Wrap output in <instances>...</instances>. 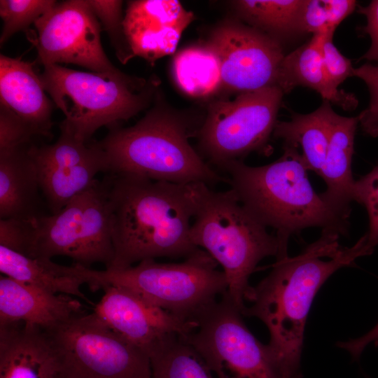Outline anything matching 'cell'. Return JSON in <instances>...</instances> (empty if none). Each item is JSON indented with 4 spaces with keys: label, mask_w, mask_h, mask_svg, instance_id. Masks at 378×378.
<instances>
[{
    "label": "cell",
    "mask_w": 378,
    "mask_h": 378,
    "mask_svg": "<svg viewBox=\"0 0 378 378\" xmlns=\"http://www.w3.org/2000/svg\"><path fill=\"white\" fill-rule=\"evenodd\" d=\"M339 235L322 232L300 254L276 260L268 275L251 286L246 298L251 305L242 314L267 326V344L284 378H300L304 326L313 300L337 270L369 255L361 237L351 247H341Z\"/></svg>",
    "instance_id": "1"
},
{
    "label": "cell",
    "mask_w": 378,
    "mask_h": 378,
    "mask_svg": "<svg viewBox=\"0 0 378 378\" xmlns=\"http://www.w3.org/2000/svg\"><path fill=\"white\" fill-rule=\"evenodd\" d=\"M114 257L106 269L158 258L184 259L199 248L190 239L191 184L107 174Z\"/></svg>",
    "instance_id": "2"
},
{
    "label": "cell",
    "mask_w": 378,
    "mask_h": 378,
    "mask_svg": "<svg viewBox=\"0 0 378 378\" xmlns=\"http://www.w3.org/2000/svg\"><path fill=\"white\" fill-rule=\"evenodd\" d=\"M283 148V155L268 164L252 167L237 160L221 169L239 202L259 222L274 230L286 252L290 237L308 227L346 235L348 218L315 192L299 153Z\"/></svg>",
    "instance_id": "3"
},
{
    "label": "cell",
    "mask_w": 378,
    "mask_h": 378,
    "mask_svg": "<svg viewBox=\"0 0 378 378\" xmlns=\"http://www.w3.org/2000/svg\"><path fill=\"white\" fill-rule=\"evenodd\" d=\"M158 97L136 124L112 127L97 141L107 174L127 175L178 184L226 181L205 162L189 139L200 127L188 115L172 109Z\"/></svg>",
    "instance_id": "4"
},
{
    "label": "cell",
    "mask_w": 378,
    "mask_h": 378,
    "mask_svg": "<svg viewBox=\"0 0 378 378\" xmlns=\"http://www.w3.org/2000/svg\"><path fill=\"white\" fill-rule=\"evenodd\" d=\"M194 214L190 239L223 268L227 296L243 312L248 280L265 258L288 256L276 234L254 218L234 192H216L204 183L191 184Z\"/></svg>",
    "instance_id": "5"
},
{
    "label": "cell",
    "mask_w": 378,
    "mask_h": 378,
    "mask_svg": "<svg viewBox=\"0 0 378 378\" xmlns=\"http://www.w3.org/2000/svg\"><path fill=\"white\" fill-rule=\"evenodd\" d=\"M218 265L199 248L181 262L146 260L122 269L85 267L84 274L92 290L121 287L180 318L197 322L227 291V277Z\"/></svg>",
    "instance_id": "6"
},
{
    "label": "cell",
    "mask_w": 378,
    "mask_h": 378,
    "mask_svg": "<svg viewBox=\"0 0 378 378\" xmlns=\"http://www.w3.org/2000/svg\"><path fill=\"white\" fill-rule=\"evenodd\" d=\"M43 88L65 115L61 122L88 141L103 126L134 116L150 104L155 85L115 72H84L59 64L44 66Z\"/></svg>",
    "instance_id": "7"
},
{
    "label": "cell",
    "mask_w": 378,
    "mask_h": 378,
    "mask_svg": "<svg viewBox=\"0 0 378 378\" xmlns=\"http://www.w3.org/2000/svg\"><path fill=\"white\" fill-rule=\"evenodd\" d=\"M23 255L52 259L62 255L90 267L113 260L108 184L97 180L89 189L73 198L58 213L24 220Z\"/></svg>",
    "instance_id": "8"
},
{
    "label": "cell",
    "mask_w": 378,
    "mask_h": 378,
    "mask_svg": "<svg viewBox=\"0 0 378 378\" xmlns=\"http://www.w3.org/2000/svg\"><path fill=\"white\" fill-rule=\"evenodd\" d=\"M284 94L274 85L211 103L197 134L208 162L222 169L251 152L266 150Z\"/></svg>",
    "instance_id": "9"
},
{
    "label": "cell",
    "mask_w": 378,
    "mask_h": 378,
    "mask_svg": "<svg viewBox=\"0 0 378 378\" xmlns=\"http://www.w3.org/2000/svg\"><path fill=\"white\" fill-rule=\"evenodd\" d=\"M63 378H152L148 354L119 336L92 312L48 332Z\"/></svg>",
    "instance_id": "10"
},
{
    "label": "cell",
    "mask_w": 378,
    "mask_h": 378,
    "mask_svg": "<svg viewBox=\"0 0 378 378\" xmlns=\"http://www.w3.org/2000/svg\"><path fill=\"white\" fill-rule=\"evenodd\" d=\"M226 293L197 319L188 342L216 378H284L268 345L251 332Z\"/></svg>",
    "instance_id": "11"
},
{
    "label": "cell",
    "mask_w": 378,
    "mask_h": 378,
    "mask_svg": "<svg viewBox=\"0 0 378 378\" xmlns=\"http://www.w3.org/2000/svg\"><path fill=\"white\" fill-rule=\"evenodd\" d=\"M34 24L36 34L31 41L43 66L66 63L98 73L119 70L103 50L101 24L88 1L57 2Z\"/></svg>",
    "instance_id": "12"
},
{
    "label": "cell",
    "mask_w": 378,
    "mask_h": 378,
    "mask_svg": "<svg viewBox=\"0 0 378 378\" xmlns=\"http://www.w3.org/2000/svg\"><path fill=\"white\" fill-rule=\"evenodd\" d=\"M204 43L218 57L221 89L240 94L276 85L285 55L276 39L236 18L218 24Z\"/></svg>",
    "instance_id": "13"
},
{
    "label": "cell",
    "mask_w": 378,
    "mask_h": 378,
    "mask_svg": "<svg viewBox=\"0 0 378 378\" xmlns=\"http://www.w3.org/2000/svg\"><path fill=\"white\" fill-rule=\"evenodd\" d=\"M93 312L126 341L149 354L172 335L186 336L197 326L121 287L109 286Z\"/></svg>",
    "instance_id": "14"
},
{
    "label": "cell",
    "mask_w": 378,
    "mask_h": 378,
    "mask_svg": "<svg viewBox=\"0 0 378 378\" xmlns=\"http://www.w3.org/2000/svg\"><path fill=\"white\" fill-rule=\"evenodd\" d=\"M192 20V13L178 1H133L128 3L123 24L134 55L153 62L175 51Z\"/></svg>",
    "instance_id": "15"
},
{
    "label": "cell",
    "mask_w": 378,
    "mask_h": 378,
    "mask_svg": "<svg viewBox=\"0 0 378 378\" xmlns=\"http://www.w3.org/2000/svg\"><path fill=\"white\" fill-rule=\"evenodd\" d=\"M85 313L83 304L75 297L0 276V326L22 323L50 332Z\"/></svg>",
    "instance_id": "16"
},
{
    "label": "cell",
    "mask_w": 378,
    "mask_h": 378,
    "mask_svg": "<svg viewBox=\"0 0 378 378\" xmlns=\"http://www.w3.org/2000/svg\"><path fill=\"white\" fill-rule=\"evenodd\" d=\"M0 378H63L50 334L22 323L0 326Z\"/></svg>",
    "instance_id": "17"
},
{
    "label": "cell",
    "mask_w": 378,
    "mask_h": 378,
    "mask_svg": "<svg viewBox=\"0 0 378 378\" xmlns=\"http://www.w3.org/2000/svg\"><path fill=\"white\" fill-rule=\"evenodd\" d=\"M32 64L0 56L1 108L27 125L36 136L48 137L52 125V104Z\"/></svg>",
    "instance_id": "18"
},
{
    "label": "cell",
    "mask_w": 378,
    "mask_h": 378,
    "mask_svg": "<svg viewBox=\"0 0 378 378\" xmlns=\"http://www.w3.org/2000/svg\"><path fill=\"white\" fill-rule=\"evenodd\" d=\"M358 118L344 117L332 111L330 139L324 164L319 176L326 184L321 195L340 215L348 218L355 180L351 171L354 137Z\"/></svg>",
    "instance_id": "19"
},
{
    "label": "cell",
    "mask_w": 378,
    "mask_h": 378,
    "mask_svg": "<svg viewBox=\"0 0 378 378\" xmlns=\"http://www.w3.org/2000/svg\"><path fill=\"white\" fill-rule=\"evenodd\" d=\"M29 145L0 151V218L28 220L39 212L38 172Z\"/></svg>",
    "instance_id": "20"
},
{
    "label": "cell",
    "mask_w": 378,
    "mask_h": 378,
    "mask_svg": "<svg viewBox=\"0 0 378 378\" xmlns=\"http://www.w3.org/2000/svg\"><path fill=\"white\" fill-rule=\"evenodd\" d=\"M325 34L313 35L307 42L284 55L276 85L284 94L298 86L309 88L316 91L323 100L344 110H354L358 103L356 96L339 90L326 70L321 55Z\"/></svg>",
    "instance_id": "21"
},
{
    "label": "cell",
    "mask_w": 378,
    "mask_h": 378,
    "mask_svg": "<svg viewBox=\"0 0 378 378\" xmlns=\"http://www.w3.org/2000/svg\"><path fill=\"white\" fill-rule=\"evenodd\" d=\"M0 272L23 284L92 304L80 289L87 284L84 266L80 265H62L51 259L29 257L0 245Z\"/></svg>",
    "instance_id": "22"
},
{
    "label": "cell",
    "mask_w": 378,
    "mask_h": 378,
    "mask_svg": "<svg viewBox=\"0 0 378 378\" xmlns=\"http://www.w3.org/2000/svg\"><path fill=\"white\" fill-rule=\"evenodd\" d=\"M332 111L330 103L323 100L312 113H294L289 121H277L273 132L274 137L283 140V147L297 150L308 171L318 175L327 153Z\"/></svg>",
    "instance_id": "23"
},
{
    "label": "cell",
    "mask_w": 378,
    "mask_h": 378,
    "mask_svg": "<svg viewBox=\"0 0 378 378\" xmlns=\"http://www.w3.org/2000/svg\"><path fill=\"white\" fill-rule=\"evenodd\" d=\"M36 170L41 191L51 214H55L73 198L92 186L97 180V174H106L108 167L102 150V154L85 162H64Z\"/></svg>",
    "instance_id": "24"
},
{
    "label": "cell",
    "mask_w": 378,
    "mask_h": 378,
    "mask_svg": "<svg viewBox=\"0 0 378 378\" xmlns=\"http://www.w3.org/2000/svg\"><path fill=\"white\" fill-rule=\"evenodd\" d=\"M172 73L178 88L190 97L206 98L221 90L218 57L204 42L178 51L172 61Z\"/></svg>",
    "instance_id": "25"
},
{
    "label": "cell",
    "mask_w": 378,
    "mask_h": 378,
    "mask_svg": "<svg viewBox=\"0 0 378 378\" xmlns=\"http://www.w3.org/2000/svg\"><path fill=\"white\" fill-rule=\"evenodd\" d=\"M304 0H239L231 1L237 18L281 43L301 34Z\"/></svg>",
    "instance_id": "26"
},
{
    "label": "cell",
    "mask_w": 378,
    "mask_h": 378,
    "mask_svg": "<svg viewBox=\"0 0 378 378\" xmlns=\"http://www.w3.org/2000/svg\"><path fill=\"white\" fill-rule=\"evenodd\" d=\"M149 357L152 378H216L183 335L170 336Z\"/></svg>",
    "instance_id": "27"
},
{
    "label": "cell",
    "mask_w": 378,
    "mask_h": 378,
    "mask_svg": "<svg viewBox=\"0 0 378 378\" xmlns=\"http://www.w3.org/2000/svg\"><path fill=\"white\" fill-rule=\"evenodd\" d=\"M352 0H304L300 29L313 35L335 32L337 27L356 8Z\"/></svg>",
    "instance_id": "28"
},
{
    "label": "cell",
    "mask_w": 378,
    "mask_h": 378,
    "mask_svg": "<svg viewBox=\"0 0 378 378\" xmlns=\"http://www.w3.org/2000/svg\"><path fill=\"white\" fill-rule=\"evenodd\" d=\"M56 4L52 0H1L0 15L3 20L1 46L15 33L26 30L31 24H34Z\"/></svg>",
    "instance_id": "29"
},
{
    "label": "cell",
    "mask_w": 378,
    "mask_h": 378,
    "mask_svg": "<svg viewBox=\"0 0 378 378\" xmlns=\"http://www.w3.org/2000/svg\"><path fill=\"white\" fill-rule=\"evenodd\" d=\"M88 3L108 33L119 60L126 63L134 55L125 32L124 18L122 16V1L90 0Z\"/></svg>",
    "instance_id": "30"
},
{
    "label": "cell",
    "mask_w": 378,
    "mask_h": 378,
    "mask_svg": "<svg viewBox=\"0 0 378 378\" xmlns=\"http://www.w3.org/2000/svg\"><path fill=\"white\" fill-rule=\"evenodd\" d=\"M353 199L363 204L368 212L369 229L363 238L370 254L378 245V165L355 181Z\"/></svg>",
    "instance_id": "31"
},
{
    "label": "cell",
    "mask_w": 378,
    "mask_h": 378,
    "mask_svg": "<svg viewBox=\"0 0 378 378\" xmlns=\"http://www.w3.org/2000/svg\"><path fill=\"white\" fill-rule=\"evenodd\" d=\"M353 76L361 78L368 87L370 100L368 107L358 115L365 133L372 137L378 136V65L365 64L354 68Z\"/></svg>",
    "instance_id": "32"
},
{
    "label": "cell",
    "mask_w": 378,
    "mask_h": 378,
    "mask_svg": "<svg viewBox=\"0 0 378 378\" xmlns=\"http://www.w3.org/2000/svg\"><path fill=\"white\" fill-rule=\"evenodd\" d=\"M36 134L3 108L0 110V151L27 146Z\"/></svg>",
    "instance_id": "33"
},
{
    "label": "cell",
    "mask_w": 378,
    "mask_h": 378,
    "mask_svg": "<svg viewBox=\"0 0 378 378\" xmlns=\"http://www.w3.org/2000/svg\"><path fill=\"white\" fill-rule=\"evenodd\" d=\"M335 32L326 33L321 43V55L326 70L332 83L338 87L347 78L353 76L351 60L344 57L333 44Z\"/></svg>",
    "instance_id": "34"
},
{
    "label": "cell",
    "mask_w": 378,
    "mask_h": 378,
    "mask_svg": "<svg viewBox=\"0 0 378 378\" xmlns=\"http://www.w3.org/2000/svg\"><path fill=\"white\" fill-rule=\"evenodd\" d=\"M358 12L367 18V24L360 28V31L369 34L371 38L370 48L360 59L378 62V0L372 1L367 6H359Z\"/></svg>",
    "instance_id": "35"
},
{
    "label": "cell",
    "mask_w": 378,
    "mask_h": 378,
    "mask_svg": "<svg viewBox=\"0 0 378 378\" xmlns=\"http://www.w3.org/2000/svg\"><path fill=\"white\" fill-rule=\"evenodd\" d=\"M370 343L378 346V323L365 335L346 342H340L337 345L347 350L354 358H357L365 346Z\"/></svg>",
    "instance_id": "36"
}]
</instances>
